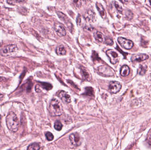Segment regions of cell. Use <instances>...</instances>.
Returning <instances> with one entry per match:
<instances>
[{
	"label": "cell",
	"mask_w": 151,
	"mask_h": 150,
	"mask_svg": "<svg viewBox=\"0 0 151 150\" xmlns=\"http://www.w3.org/2000/svg\"><path fill=\"white\" fill-rule=\"evenodd\" d=\"M98 70L101 75L105 77H111L114 75L113 70L106 66H100L98 67Z\"/></svg>",
	"instance_id": "277c9868"
},
{
	"label": "cell",
	"mask_w": 151,
	"mask_h": 150,
	"mask_svg": "<svg viewBox=\"0 0 151 150\" xmlns=\"http://www.w3.org/2000/svg\"><path fill=\"white\" fill-rule=\"evenodd\" d=\"M54 128L57 131H60L62 130V125L61 122L59 121H57L54 123Z\"/></svg>",
	"instance_id": "603a6c76"
},
{
	"label": "cell",
	"mask_w": 151,
	"mask_h": 150,
	"mask_svg": "<svg viewBox=\"0 0 151 150\" xmlns=\"http://www.w3.org/2000/svg\"><path fill=\"white\" fill-rule=\"evenodd\" d=\"M54 30L57 35L60 37H64L66 35L65 27L59 23H55L54 24Z\"/></svg>",
	"instance_id": "ba28073f"
},
{
	"label": "cell",
	"mask_w": 151,
	"mask_h": 150,
	"mask_svg": "<svg viewBox=\"0 0 151 150\" xmlns=\"http://www.w3.org/2000/svg\"><path fill=\"white\" fill-rule=\"evenodd\" d=\"M69 139L71 144L75 146H79L81 144L82 139L78 133H74L71 134Z\"/></svg>",
	"instance_id": "52a82bcc"
},
{
	"label": "cell",
	"mask_w": 151,
	"mask_h": 150,
	"mask_svg": "<svg viewBox=\"0 0 151 150\" xmlns=\"http://www.w3.org/2000/svg\"><path fill=\"white\" fill-rule=\"evenodd\" d=\"M40 148V145L38 143H33L30 145L27 148V150H39Z\"/></svg>",
	"instance_id": "d6986e66"
},
{
	"label": "cell",
	"mask_w": 151,
	"mask_h": 150,
	"mask_svg": "<svg viewBox=\"0 0 151 150\" xmlns=\"http://www.w3.org/2000/svg\"><path fill=\"white\" fill-rule=\"evenodd\" d=\"M150 3H151V0H150Z\"/></svg>",
	"instance_id": "d6a6232c"
},
{
	"label": "cell",
	"mask_w": 151,
	"mask_h": 150,
	"mask_svg": "<svg viewBox=\"0 0 151 150\" xmlns=\"http://www.w3.org/2000/svg\"><path fill=\"white\" fill-rule=\"evenodd\" d=\"M0 120H1V115H0Z\"/></svg>",
	"instance_id": "1f68e13d"
},
{
	"label": "cell",
	"mask_w": 151,
	"mask_h": 150,
	"mask_svg": "<svg viewBox=\"0 0 151 150\" xmlns=\"http://www.w3.org/2000/svg\"><path fill=\"white\" fill-rule=\"evenodd\" d=\"M81 75H82V77L84 80L89 81L90 80V77L87 71L86 68H85L84 67H81Z\"/></svg>",
	"instance_id": "e0dca14e"
},
{
	"label": "cell",
	"mask_w": 151,
	"mask_h": 150,
	"mask_svg": "<svg viewBox=\"0 0 151 150\" xmlns=\"http://www.w3.org/2000/svg\"><path fill=\"white\" fill-rule=\"evenodd\" d=\"M130 73V68L127 65L123 66L120 70V74L123 77H126L129 75Z\"/></svg>",
	"instance_id": "2e32d148"
},
{
	"label": "cell",
	"mask_w": 151,
	"mask_h": 150,
	"mask_svg": "<svg viewBox=\"0 0 151 150\" xmlns=\"http://www.w3.org/2000/svg\"><path fill=\"white\" fill-rule=\"evenodd\" d=\"M96 8H97V10L100 13L101 16L102 17V18L103 19H105L107 15H106V13L105 9L103 8V6H102V5L101 3L97 2L96 4Z\"/></svg>",
	"instance_id": "4fadbf2b"
},
{
	"label": "cell",
	"mask_w": 151,
	"mask_h": 150,
	"mask_svg": "<svg viewBox=\"0 0 151 150\" xmlns=\"http://www.w3.org/2000/svg\"><path fill=\"white\" fill-rule=\"evenodd\" d=\"M58 96L65 104H69L71 101V99L70 95L68 94L67 92L64 91L60 92Z\"/></svg>",
	"instance_id": "8fae6325"
},
{
	"label": "cell",
	"mask_w": 151,
	"mask_h": 150,
	"mask_svg": "<svg viewBox=\"0 0 151 150\" xmlns=\"http://www.w3.org/2000/svg\"></svg>",
	"instance_id": "e575fe53"
},
{
	"label": "cell",
	"mask_w": 151,
	"mask_h": 150,
	"mask_svg": "<svg viewBox=\"0 0 151 150\" xmlns=\"http://www.w3.org/2000/svg\"><path fill=\"white\" fill-rule=\"evenodd\" d=\"M84 94L89 96L93 95V89L92 87H87L85 88V92Z\"/></svg>",
	"instance_id": "7402d4cb"
},
{
	"label": "cell",
	"mask_w": 151,
	"mask_h": 150,
	"mask_svg": "<svg viewBox=\"0 0 151 150\" xmlns=\"http://www.w3.org/2000/svg\"><path fill=\"white\" fill-rule=\"evenodd\" d=\"M23 2V1H19V0H8L7 1V3H8L9 5H13V2Z\"/></svg>",
	"instance_id": "f1b7e54d"
},
{
	"label": "cell",
	"mask_w": 151,
	"mask_h": 150,
	"mask_svg": "<svg viewBox=\"0 0 151 150\" xmlns=\"http://www.w3.org/2000/svg\"><path fill=\"white\" fill-rule=\"evenodd\" d=\"M3 97H4V96H3V95L2 94H0V102H1V101L2 100Z\"/></svg>",
	"instance_id": "4dcf8cb0"
},
{
	"label": "cell",
	"mask_w": 151,
	"mask_h": 150,
	"mask_svg": "<svg viewBox=\"0 0 151 150\" xmlns=\"http://www.w3.org/2000/svg\"><path fill=\"white\" fill-rule=\"evenodd\" d=\"M94 36L96 40H97L99 42H104L105 39V38L103 33L99 31H96L94 33Z\"/></svg>",
	"instance_id": "9a60e30c"
},
{
	"label": "cell",
	"mask_w": 151,
	"mask_h": 150,
	"mask_svg": "<svg viewBox=\"0 0 151 150\" xmlns=\"http://www.w3.org/2000/svg\"><path fill=\"white\" fill-rule=\"evenodd\" d=\"M73 4L76 8H80L81 6V0H74L73 1Z\"/></svg>",
	"instance_id": "484cf974"
},
{
	"label": "cell",
	"mask_w": 151,
	"mask_h": 150,
	"mask_svg": "<svg viewBox=\"0 0 151 150\" xmlns=\"http://www.w3.org/2000/svg\"><path fill=\"white\" fill-rule=\"evenodd\" d=\"M49 112L52 116H59L63 112L61 102L56 99H52L49 107Z\"/></svg>",
	"instance_id": "7a4b0ae2"
},
{
	"label": "cell",
	"mask_w": 151,
	"mask_h": 150,
	"mask_svg": "<svg viewBox=\"0 0 151 150\" xmlns=\"http://www.w3.org/2000/svg\"><path fill=\"white\" fill-rule=\"evenodd\" d=\"M114 5H115V6L116 7V9H117V10L119 11V12L121 13L122 12V11H123V9L122 8L121 6H120L119 5V3H117V2H115Z\"/></svg>",
	"instance_id": "4316f807"
},
{
	"label": "cell",
	"mask_w": 151,
	"mask_h": 150,
	"mask_svg": "<svg viewBox=\"0 0 151 150\" xmlns=\"http://www.w3.org/2000/svg\"><path fill=\"white\" fill-rule=\"evenodd\" d=\"M16 49H17V46L16 45L11 44V45H9L6 46L3 49V52L5 54L11 53L16 51Z\"/></svg>",
	"instance_id": "5bb4252c"
},
{
	"label": "cell",
	"mask_w": 151,
	"mask_h": 150,
	"mask_svg": "<svg viewBox=\"0 0 151 150\" xmlns=\"http://www.w3.org/2000/svg\"><path fill=\"white\" fill-rule=\"evenodd\" d=\"M57 15L59 17L60 19L66 24V25L68 27V29L69 28L70 29V28L72 27L73 24L71 23L70 21H69V19H68L67 16H66L65 15L60 12H57Z\"/></svg>",
	"instance_id": "7c38bea8"
},
{
	"label": "cell",
	"mask_w": 151,
	"mask_h": 150,
	"mask_svg": "<svg viewBox=\"0 0 151 150\" xmlns=\"http://www.w3.org/2000/svg\"><path fill=\"white\" fill-rule=\"evenodd\" d=\"M121 85L118 81H111L109 86V90L111 93H117L121 90Z\"/></svg>",
	"instance_id": "8992f818"
},
{
	"label": "cell",
	"mask_w": 151,
	"mask_h": 150,
	"mask_svg": "<svg viewBox=\"0 0 151 150\" xmlns=\"http://www.w3.org/2000/svg\"><path fill=\"white\" fill-rule=\"evenodd\" d=\"M81 16L80 14H79L76 18V23L78 26H80L81 24Z\"/></svg>",
	"instance_id": "83f0119b"
},
{
	"label": "cell",
	"mask_w": 151,
	"mask_h": 150,
	"mask_svg": "<svg viewBox=\"0 0 151 150\" xmlns=\"http://www.w3.org/2000/svg\"><path fill=\"white\" fill-rule=\"evenodd\" d=\"M149 57L145 54H139L133 55L131 58V61L133 62H140L148 59Z\"/></svg>",
	"instance_id": "30bf717a"
},
{
	"label": "cell",
	"mask_w": 151,
	"mask_h": 150,
	"mask_svg": "<svg viewBox=\"0 0 151 150\" xmlns=\"http://www.w3.org/2000/svg\"><path fill=\"white\" fill-rule=\"evenodd\" d=\"M104 43L109 46H112L113 44V40L109 37H106L104 40Z\"/></svg>",
	"instance_id": "cb8c5ba5"
},
{
	"label": "cell",
	"mask_w": 151,
	"mask_h": 150,
	"mask_svg": "<svg viewBox=\"0 0 151 150\" xmlns=\"http://www.w3.org/2000/svg\"><path fill=\"white\" fill-rule=\"evenodd\" d=\"M45 136H46V139L48 141H51L54 139V135L50 132H47L46 133Z\"/></svg>",
	"instance_id": "d4e9b609"
},
{
	"label": "cell",
	"mask_w": 151,
	"mask_h": 150,
	"mask_svg": "<svg viewBox=\"0 0 151 150\" xmlns=\"http://www.w3.org/2000/svg\"><path fill=\"white\" fill-rule=\"evenodd\" d=\"M56 53L59 56H64L66 53V51L64 46H60L56 48Z\"/></svg>",
	"instance_id": "ac0fdd59"
},
{
	"label": "cell",
	"mask_w": 151,
	"mask_h": 150,
	"mask_svg": "<svg viewBox=\"0 0 151 150\" xmlns=\"http://www.w3.org/2000/svg\"><path fill=\"white\" fill-rule=\"evenodd\" d=\"M39 83H40V85L43 88L47 90H49L51 89L52 88V86L50 84L45 83V82H39Z\"/></svg>",
	"instance_id": "44dd1931"
},
{
	"label": "cell",
	"mask_w": 151,
	"mask_h": 150,
	"mask_svg": "<svg viewBox=\"0 0 151 150\" xmlns=\"http://www.w3.org/2000/svg\"><path fill=\"white\" fill-rule=\"evenodd\" d=\"M118 41L119 44L121 45L122 48L127 50L131 49L133 47L134 45L133 43L132 40H128L122 37H119L118 38Z\"/></svg>",
	"instance_id": "3957f363"
},
{
	"label": "cell",
	"mask_w": 151,
	"mask_h": 150,
	"mask_svg": "<svg viewBox=\"0 0 151 150\" xmlns=\"http://www.w3.org/2000/svg\"><path fill=\"white\" fill-rule=\"evenodd\" d=\"M147 70V67L146 65H141L138 70V73L140 75H144Z\"/></svg>",
	"instance_id": "ffe728a7"
},
{
	"label": "cell",
	"mask_w": 151,
	"mask_h": 150,
	"mask_svg": "<svg viewBox=\"0 0 151 150\" xmlns=\"http://www.w3.org/2000/svg\"><path fill=\"white\" fill-rule=\"evenodd\" d=\"M106 54L109 58L110 62L113 64H115L119 62V57L118 54L112 49H109L107 51Z\"/></svg>",
	"instance_id": "5b68a950"
},
{
	"label": "cell",
	"mask_w": 151,
	"mask_h": 150,
	"mask_svg": "<svg viewBox=\"0 0 151 150\" xmlns=\"http://www.w3.org/2000/svg\"></svg>",
	"instance_id": "836d02e7"
},
{
	"label": "cell",
	"mask_w": 151,
	"mask_h": 150,
	"mask_svg": "<svg viewBox=\"0 0 151 150\" xmlns=\"http://www.w3.org/2000/svg\"><path fill=\"white\" fill-rule=\"evenodd\" d=\"M6 124L8 129L13 132H16L18 130L19 121L16 115L13 112H10L6 117Z\"/></svg>",
	"instance_id": "6da1fadb"
},
{
	"label": "cell",
	"mask_w": 151,
	"mask_h": 150,
	"mask_svg": "<svg viewBox=\"0 0 151 150\" xmlns=\"http://www.w3.org/2000/svg\"><path fill=\"white\" fill-rule=\"evenodd\" d=\"M6 80V78L3 77H0V82H2V81H4Z\"/></svg>",
	"instance_id": "f546056e"
},
{
	"label": "cell",
	"mask_w": 151,
	"mask_h": 150,
	"mask_svg": "<svg viewBox=\"0 0 151 150\" xmlns=\"http://www.w3.org/2000/svg\"><path fill=\"white\" fill-rule=\"evenodd\" d=\"M84 16L85 20L89 23L94 22L96 19L95 13L94 12L91 10L87 11Z\"/></svg>",
	"instance_id": "9c48e42d"
}]
</instances>
